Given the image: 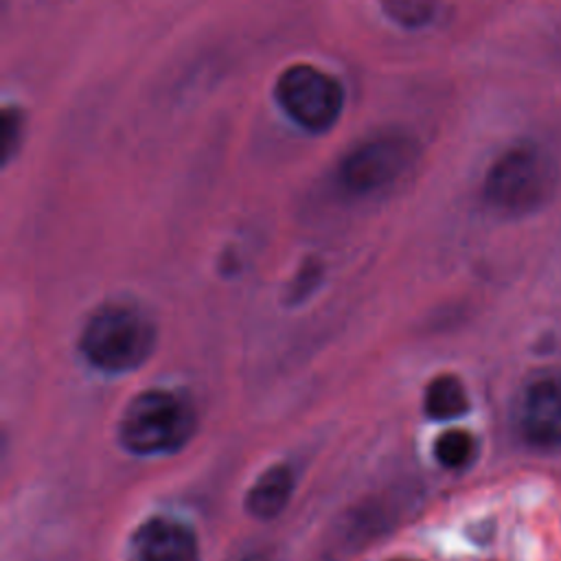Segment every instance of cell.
I'll use <instances>...</instances> for the list:
<instances>
[{
  "instance_id": "cell-1",
  "label": "cell",
  "mask_w": 561,
  "mask_h": 561,
  "mask_svg": "<svg viewBox=\"0 0 561 561\" xmlns=\"http://www.w3.org/2000/svg\"><path fill=\"white\" fill-rule=\"evenodd\" d=\"M85 359L105 373H127L156 348V324L136 305L107 302L96 309L79 340Z\"/></svg>"
},
{
  "instance_id": "cell-3",
  "label": "cell",
  "mask_w": 561,
  "mask_h": 561,
  "mask_svg": "<svg viewBox=\"0 0 561 561\" xmlns=\"http://www.w3.org/2000/svg\"><path fill=\"white\" fill-rule=\"evenodd\" d=\"M554 186V160L535 145H515L491 164L484 199L502 215L522 217L539 210L552 197Z\"/></svg>"
},
{
  "instance_id": "cell-12",
  "label": "cell",
  "mask_w": 561,
  "mask_h": 561,
  "mask_svg": "<svg viewBox=\"0 0 561 561\" xmlns=\"http://www.w3.org/2000/svg\"><path fill=\"white\" fill-rule=\"evenodd\" d=\"M394 561H408V559H394Z\"/></svg>"
},
{
  "instance_id": "cell-7",
  "label": "cell",
  "mask_w": 561,
  "mask_h": 561,
  "mask_svg": "<svg viewBox=\"0 0 561 561\" xmlns=\"http://www.w3.org/2000/svg\"><path fill=\"white\" fill-rule=\"evenodd\" d=\"M127 561H197L195 533L175 519L153 517L131 535Z\"/></svg>"
},
{
  "instance_id": "cell-8",
  "label": "cell",
  "mask_w": 561,
  "mask_h": 561,
  "mask_svg": "<svg viewBox=\"0 0 561 561\" xmlns=\"http://www.w3.org/2000/svg\"><path fill=\"white\" fill-rule=\"evenodd\" d=\"M294 491V473L285 465L270 467L248 491L245 506L259 519L276 517L289 502Z\"/></svg>"
},
{
  "instance_id": "cell-2",
  "label": "cell",
  "mask_w": 561,
  "mask_h": 561,
  "mask_svg": "<svg viewBox=\"0 0 561 561\" xmlns=\"http://www.w3.org/2000/svg\"><path fill=\"white\" fill-rule=\"evenodd\" d=\"M195 432L193 403L171 390H145L121 414L118 438L138 456L171 454L184 447Z\"/></svg>"
},
{
  "instance_id": "cell-5",
  "label": "cell",
  "mask_w": 561,
  "mask_h": 561,
  "mask_svg": "<svg viewBox=\"0 0 561 561\" xmlns=\"http://www.w3.org/2000/svg\"><path fill=\"white\" fill-rule=\"evenodd\" d=\"M274 94L283 112L296 125L313 134L331 129L344 110L342 83L311 64L285 68L276 81Z\"/></svg>"
},
{
  "instance_id": "cell-10",
  "label": "cell",
  "mask_w": 561,
  "mask_h": 561,
  "mask_svg": "<svg viewBox=\"0 0 561 561\" xmlns=\"http://www.w3.org/2000/svg\"><path fill=\"white\" fill-rule=\"evenodd\" d=\"M476 454V440L465 430H447L434 443V456L445 469H462Z\"/></svg>"
},
{
  "instance_id": "cell-11",
  "label": "cell",
  "mask_w": 561,
  "mask_h": 561,
  "mask_svg": "<svg viewBox=\"0 0 561 561\" xmlns=\"http://www.w3.org/2000/svg\"><path fill=\"white\" fill-rule=\"evenodd\" d=\"M388 18L405 28H419L436 15V0H381Z\"/></svg>"
},
{
  "instance_id": "cell-4",
  "label": "cell",
  "mask_w": 561,
  "mask_h": 561,
  "mask_svg": "<svg viewBox=\"0 0 561 561\" xmlns=\"http://www.w3.org/2000/svg\"><path fill=\"white\" fill-rule=\"evenodd\" d=\"M414 158L416 145L405 131L383 129L364 138L344 156L337 180L353 195H370L401 180Z\"/></svg>"
},
{
  "instance_id": "cell-6",
  "label": "cell",
  "mask_w": 561,
  "mask_h": 561,
  "mask_svg": "<svg viewBox=\"0 0 561 561\" xmlns=\"http://www.w3.org/2000/svg\"><path fill=\"white\" fill-rule=\"evenodd\" d=\"M517 423L530 445H561V377H541L528 383L519 399Z\"/></svg>"
},
{
  "instance_id": "cell-9",
  "label": "cell",
  "mask_w": 561,
  "mask_h": 561,
  "mask_svg": "<svg viewBox=\"0 0 561 561\" xmlns=\"http://www.w3.org/2000/svg\"><path fill=\"white\" fill-rule=\"evenodd\" d=\"M423 408L427 416L436 421H449L462 416L469 410V399L462 381L454 375H438L425 388Z\"/></svg>"
}]
</instances>
